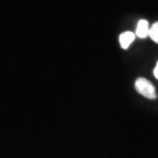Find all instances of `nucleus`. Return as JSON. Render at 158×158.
<instances>
[{
	"label": "nucleus",
	"instance_id": "1",
	"mask_svg": "<svg viewBox=\"0 0 158 158\" xmlns=\"http://www.w3.org/2000/svg\"><path fill=\"white\" fill-rule=\"evenodd\" d=\"M135 87L139 94L148 99H156L157 98V93L155 86L148 79L144 77L137 78L135 84Z\"/></svg>",
	"mask_w": 158,
	"mask_h": 158
},
{
	"label": "nucleus",
	"instance_id": "2",
	"mask_svg": "<svg viewBox=\"0 0 158 158\" xmlns=\"http://www.w3.org/2000/svg\"><path fill=\"white\" fill-rule=\"evenodd\" d=\"M149 25L148 21L146 19H141L138 24H137V27H136L135 35L138 36L141 39H145L148 36L149 34Z\"/></svg>",
	"mask_w": 158,
	"mask_h": 158
},
{
	"label": "nucleus",
	"instance_id": "3",
	"mask_svg": "<svg viewBox=\"0 0 158 158\" xmlns=\"http://www.w3.org/2000/svg\"><path fill=\"white\" fill-rule=\"evenodd\" d=\"M135 39V34L133 32L127 31L119 35V44L123 49H127Z\"/></svg>",
	"mask_w": 158,
	"mask_h": 158
},
{
	"label": "nucleus",
	"instance_id": "4",
	"mask_svg": "<svg viewBox=\"0 0 158 158\" xmlns=\"http://www.w3.org/2000/svg\"><path fill=\"white\" fill-rule=\"evenodd\" d=\"M148 36L151 38L153 41H155L156 43L158 44V21L154 23L151 27L149 28V34Z\"/></svg>",
	"mask_w": 158,
	"mask_h": 158
},
{
	"label": "nucleus",
	"instance_id": "5",
	"mask_svg": "<svg viewBox=\"0 0 158 158\" xmlns=\"http://www.w3.org/2000/svg\"><path fill=\"white\" fill-rule=\"evenodd\" d=\"M154 76L156 77V78L158 79V62L156 65V68L154 69Z\"/></svg>",
	"mask_w": 158,
	"mask_h": 158
}]
</instances>
